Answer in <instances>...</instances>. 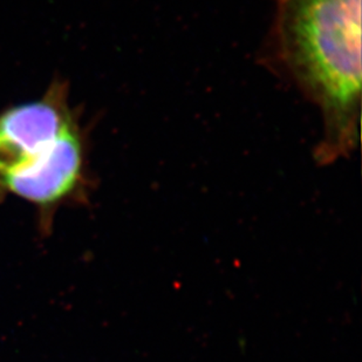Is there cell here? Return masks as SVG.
I'll list each match as a JSON object with an SVG mask.
<instances>
[{"label":"cell","mask_w":362,"mask_h":362,"mask_svg":"<svg viewBox=\"0 0 362 362\" xmlns=\"http://www.w3.org/2000/svg\"><path fill=\"white\" fill-rule=\"evenodd\" d=\"M88 154L89 132L79 120L35 161L0 176V202L17 196L33 205L41 229L47 231L59 209L88 199L92 188Z\"/></svg>","instance_id":"obj_2"},{"label":"cell","mask_w":362,"mask_h":362,"mask_svg":"<svg viewBox=\"0 0 362 362\" xmlns=\"http://www.w3.org/2000/svg\"><path fill=\"white\" fill-rule=\"evenodd\" d=\"M274 1L269 65L322 112L315 161L349 158L360 140L361 0Z\"/></svg>","instance_id":"obj_1"},{"label":"cell","mask_w":362,"mask_h":362,"mask_svg":"<svg viewBox=\"0 0 362 362\" xmlns=\"http://www.w3.org/2000/svg\"><path fill=\"white\" fill-rule=\"evenodd\" d=\"M69 103V83L55 78L40 99L0 112V176L31 163L81 120Z\"/></svg>","instance_id":"obj_3"}]
</instances>
